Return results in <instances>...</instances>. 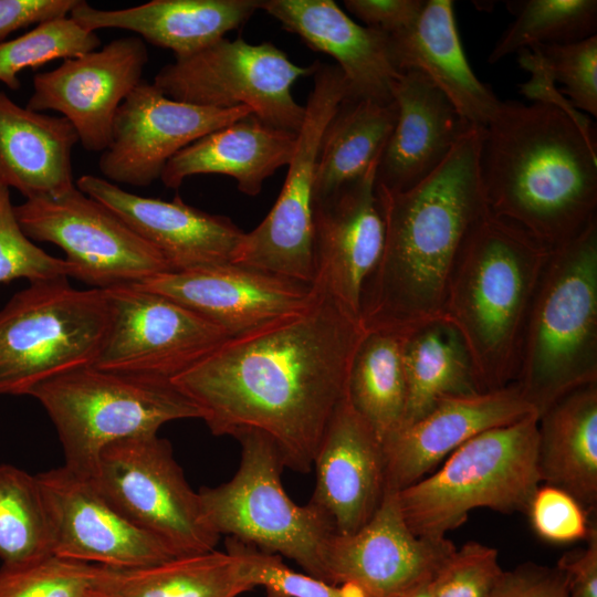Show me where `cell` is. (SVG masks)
Masks as SVG:
<instances>
[{
	"mask_svg": "<svg viewBox=\"0 0 597 597\" xmlns=\"http://www.w3.org/2000/svg\"><path fill=\"white\" fill-rule=\"evenodd\" d=\"M251 114L245 106L214 108L175 101L142 81L116 113L100 171L115 185L148 186L160 179L178 151Z\"/></svg>",
	"mask_w": 597,
	"mask_h": 597,
	"instance_id": "obj_15",
	"label": "cell"
},
{
	"mask_svg": "<svg viewBox=\"0 0 597 597\" xmlns=\"http://www.w3.org/2000/svg\"><path fill=\"white\" fill-rule=\"evenodd\" d=\"M480 168L490 212L551 250L597 220V143L557 107L501 101Z\"/></svg>",
	"mask_w": 597,
	"mask_h": 597,
	"instance_id": "obj_3",
	"label": "cell"
},
{
	"mask_svg": "<svg viewBox=\"0 0 597 597\" xmlns=\"http://www.w3.org/2000/svg\"><path fill=\"white\" fill-rule=\"evenodd\" d=\"M67 279L31 282L0 310V395H29L93 365L107 328L105 294L74 289Z\"/></svg>",
	"mask_w": 597,
	"mask_h": 597,
	"instance_id": "obj_9",
	"label": "cell"
},
{
	"mask_svg": "<svg viewBox=\"0 0 597 597\" xmlns=\"http://www.w3.org/2000/svg\"><path fill=\"white\" fill-rule=\"evenodd\" d=\"M103 568L56 555L1 565L0 597H96Z\"/></svg>",
	"mask_w": 597,
	"mask_h": 597,
	"instance_id": "obj_38",
	"label": "cell"
},
{
	"mask_svg": "<svg viewBox=\"0 0 597 597\" xmlns=\"http://www.w3.org/2000/svg\"><path fill=\"white\" fill-rule=\"evenodd\" d=\"M434 575L413 585L412 587L400 594L398 597H433Z\"/></svg>",
	"mask_w": 597,
	"mask_h": 597,
	"instance_id": "obj_49",
	"label": "cell"
},
{
	"mask_svg": "<svg viewBox=\"0 0 597 597\" xmlns=\"http://www.w3.org/2000/svg\"><path fill=\"white\" fill-rule=\"evenodd\" d=\"M303 312L229 337L171 379L214 436L258 431L284 467L312 470L331 419L347 397L362 321L318 291Z\"/></svg>",
	"mask_w": 597,
	"mask_h": 597,
	"instance_id": "obj_1",
	"label": "cell"
},
{
	"mask_svg": "<svg viewBox=\"0 0 597 597\" xmlns=\"http://www.w3.org/2000/svg\"><path fill=\"white\" fill-rule=\"evenodd\" d=\"M537 442V415L472 437L441 468L397 491L406 524L419 537L440 541L478 507L526 513L542 483Z\"/></svg>",
	"mask_w": 597,
	"mask_h": 597,
	"instance_id": "obj_6",
	"label": "cell"
},
{
	"mask_svg": "<svg viewBox=\"0 0 597 597\" xmlns=\"http://www.w3.org/2000/svg\"><path fill=\"white\" fill-rule=\"evenodd\" d=\"M297 133L270 126L254 115L209 133L178 151L166 164L160 180L177 189L195 175H226L238 189L256 196L264 181L287 166L295 151Z\"/></svg>",
	"mask_w": 597,
	"mask_h": 597,
	"instance_id": "obj_28",
	"label": "cell"
},
{
	"mask_svg": "<svg viewBox=\"0 0 597 597\" xmlns=\"http://www.w3.org/2000/svg\"><path fill=\"white\" fill-rule=\"evenodd\" d=\"M100 46L96 32L84 29L70 15L43 21L18 38L0 42V82L18 90L20 72L76 57Z\"/></svg>",
	"mask_w": 597,
	"mask_h": 597,
	"instance_id": "obj_37",
	"label": "cell"
},
{
	"mask_svg": "<svg viewBox=\"0 0 597 597\" xmlns=\"http://www.w3.org/2000/svg\"><path fill=\"white\" fill-rule=\"evenodd\" d=\"M585 548L565 553L556 567L564 574L569 597H597V531Z\"/></svg>",
	"mask_w": 597,
	"mask_h": 597,
	"instance_id": "obj_48",
	"label": "cell"
},
{
	"mask_svg": "<svg viewBox=\"0 0 597 597\" xmlns=\"http://www.w3.org/2000/svg\"><path fill=\"white\" fill-rule=\"evenodd\" d=\"M484 127L472 125L413 187L376 186L385 238L360 296L366 331L405 334L444 320L450 277L474 223L489 210L480 157Z\"/></svg>",
	"mask_w": 597,
	"mask_h": 597,
	"instance_id": "obj_2",
	"label": "cell"
},
{
	"mask_svg": "<svg viewBox=\"0 0 597 597\" xmlns=\"http://www.w3.org/2000/svg\"><path fill=\"white\" fill-rule=\"evenodd\" d=\"M520 66L531 73V78L520 85V93L532 103H542L562 109L590 140L596 142V130L587 114L577 111L557 90L555 81L547 71L541 55L533 48L521 50Z\"/></svg>",
	"mask_w": 597,
	"mask_h": 597,
	"instance_id": "obj_44",
	"label": "cell"
},
{
	"mask_svg": "<svg viewBox=\"0 0 597 597\" xmlns=\"http://www.w3.org/2000/svg\"><path fill=\"white\" fill-rule=\"evenodd\" d=\"M489 597H569L564 574L555 566L525 563L502 573Z\"/></svg>",
	"mask_w": 597,
	"mask_h": 597,
	"instance_id": "obj_45",
	"label": "cell"
},
{
	"mask_svg": "<svg viewBox=\"0 0 597 597\" xmlns=\"http://www.w3.org/2000/svg\"><path fill=\"white\" fill-rule=\"evenodd\" d=\"M423 0H345L344 6L365 27L388 35L409 28L419 17Z\"/></svg>",
	"mask_w": 597,
	"mask_h": 597,
	"instance_id": "obj_46",
	"label": "cell"
},
{
	"mask_svg": "<svg viewBox=\"0 0 597 597\" xmlns=\"http://www.w3.org/2000/svg\"><path fill=\"white\" fill-rule=\"evenodd\" d=\"M107 328L92 366L171 381L229 334L182 304L139 284L103 290Z\"/></svg>",
	"mask_w": 597,
	"mask_h": 597,
	"instance_id": "obj_14",
	"label": "cell"
},
{
	"mask_svg": "<svg viewBox=\"0 0 597 597\" xmlns=\"http://www.w3.org/2000/svg\"><path fill=\"white\" fill-rule=\"evenodd\" d=\"M53 555L52 531L36 475L0 464V559L11 566Z\"/></svg>",
	"mask_w": 597,
	"mask_h": 597,
	"instance_id": "obj_35",
	"label": "cell"
},
{
	"mask_svg": "<svg viewBox=\"0 0 597 597\" xmlns=\"http://www.w3.org/2000/svg\"><path fill=\"white\" fill-rule=\"evenodd\" d=\"M139 285L182 304L230 337L301 313L317 295L313 284L231 262L160 273Z\"/></svg>",
	"mask_w": 597,
	"mask_h": 597,
	"instance_id": "obj_19",
	"label": "cell"
},
{
	"mask_svg": "<svg viewBox=\"0 0 597 597\" xmlns=\"http://www.w3.org/2000/svg\"><path fill=\"white\" fill-rule=\"evenodd\" d=\"M78 0H0V42L19 29L65 17Z\"/></svg>",
	"mask_w": 597,
	"mask_h": 597,
	"instance_id": "obj_47",
	"label": "cell"
},
{
	"mask_svg": "<svg viewBox=\"0 0 597 597\" xmlns=\"http://www.w3.org/2000/svg\"><path fill=\"white\" fill-rule=\"evenodd\" d=\"M402 334L367 331L348 376L347 397L381 442L402 422L406 380L401 358Z\"/></svg>",
	"mask_w": 597,
	"mask_h": 597,
	"instance_id": "obj_34",
	"label": "cell"
},
{
	"mask_svg": "<svg viewBox=\"0 0 597 597\" xmlns=\"http://www.w3.org/2000/svg\"><path fill=\"white\" fill-rule=\"evenodd\" d=\"M78 142L65 117L21 107L0 91V179L25 199L75 187L72 150Z\"/></svg>",
	"mask_w": 597,
	"mask_h": 597,
	"instance_id": "obj_29",
	"label": "cell"
},
{
	"mask_svg": "<svg viewBox=\"0 0 597 597\" xmlns=\"http://www.w3.org/2000/svg\"><path fill=\"white\" fill-rule=\"evenodd\" d=\"M514 384L538 416L564 395L597 384V220L551 251Z\"/></svg>",
	"mask_w": 597,
	"mask_h": 597,
	"instance_id": "obj_5",
	"label": "cell"
},
{
	"mask_svg": "<svg viewBox=\"0 0 597 597\" xmlns=\"http://www.w3.org/2000/svg\"><path fill=\"white\" fill-rule=\"evenodd\" d=\"M526 514L538 537L551 543L587 540L594 528L588 512L566 491L543 484L537 488Z\"/></svg>",
	"mask_w": 597,
	"mask_h": 597,
	"instance_id": "obj_43",
	"label": "cell"
},
{
	"mask_svg": "<svg viewBox=\"0 0 597 597\" xmlns=\"http://www.w3.org/2000/svg\"><path fill=\"white\" fill-rule=\"evenodd\" d=\"M75 186L119 216L159 252L170 271L231 262L244 233L228 217L189 206L179 196L170 201L143 197L88 174Z\"/></svg>",
	"mask_w": 597,
	"mask_h": 597,
	"instance_id": "obj_22",
	"label": "cell"
},
{
	"mask_svg": "<svg viewBox=\"0 0 597 597\" xmlns=\"http://www.w3.org/2000/svg\"><path fill=\"white\" fill-rule=\"evenodd\" d=\"M531 415L537 412L516 384L440 398L423 417L384 440L386 491H400L427 476L472 437Z\"/></svg>",
	"mask_w": 597,
	"mask_h": 597,
	"instance_id": "obj_21",
	"label": "cell"
},
{
	"mask_svg": "<svg viewBox=\"0 0 597 597\" xmlns=\"http://www.w3.org/2000/svg\"><path fill=\"white\" fill-rule=\"evenodd\" d=\"M14 211L25 235L62 249L70 277L92 289L140 284L170 271L119 216L76 186L59 196L25 199Z\"/></svg>",
	"mask_w": 597,
	"mask_h": 597,
	"instance_id": "obj_13",
	"label": "cell"
},
{
	"mask_svg": "<svg viewBox=\"0 0 597 597\" xmlns=\"http://www.w3.org/2000/svg\"><path fill=\"white\" fill-rule=\"evenodd\" d=\"M551 251L490 210L465 237L443 318L467 347L479 392L516 381L526 321Z\"/></svg>",
	"mask_w": 597,
	"mask_h": 597,
	"instance_id": "obj_4",
	"label": "cell"
},
{
	"mask_svg": "<svg viewBox=\"0 0 597 597\" xmlns=\"http://www.w3.org/2000/svg\"><path fill=\"white\" fill-rule=\"evenodd\" d=\"M503 569L494 547L468 542L448 556L433 577V597H489Z\"/></svg>",
	"mask_w": 597,
	"mask_h": 597,
	"instance_id": "obj_42",
	"label": "cell"
},
{
	"mask_svg": "<svg viewBox=\"0 0 597 597\" xmlns=\"http://www.w3.org/2000/svg\"><path fill=\"white\" fill-rule=\"evenodd\" d=\"M259 9L312 50L336 60L347 83V98L392 103L391 88L400 72L388 34L354 22L332 0H260Z\"/></svg>",
	"mask_w": 597,
	"mask_h": 597,
	"instance_id": "obj_24",
	"label": "cell"
},
{
	"mask_svg": "<svg viewBox=\"0 0 597 597\" xmlns=\"http://www.w3.org/2000/svg\"><path fill=\"white\" fill-rule=\"evenodd\" d=\"M317 61L301 66L271 42L219 40L163 66L154 77L167 97L214 108L245 106L261 122L297 133L305 107L292 95L296 80L314 74Z\"/></svg>",
	"mask_w": 597,
	"mask_h": 597,
	"instance_id": "obj_10",
	"label": "cell"
},
{
	"mask_svg": "<svg viewBox=\"0 0 597 597\" xmlns=\"http://www.w3.org/2000/svg\"><path fill=\"white\" fill-rule=\"evenodd\" d=\"M391 96L396 123L380 156L376 186L401 191L428 177L472 124L420 71L401 72Z\"/></svg>",
	"mask_w": 597,
	"mask_h": 597,
	"instance_id": "obj_25",
	"label": "cell"
},
{
	"mask_svg": "<svg viewBox=\"0 0 597 597\" xmlns=\"http://www.w3.org/2000/svg\"><path fill=\"white\" fill-rule=\"evenodd\" d=\"M70 272L64 259L49 254L25 235L10 200V188L0 179V283L70 277Z\"/></svg>",
	"mask_w": 597,
	"mask_h": 597,
	"instance_id": "obj_39",
	"label": "cell"
},
{
	"mask_svg": "<svg viewBox=\"0 0 597 597\" xmlns=\"http://www.w3.org/2000/svg\"><path fill=\"white\" fill-rule=\"evenodd\" d=\"M52 531L53 555L111 568H137L177 557L124 516L92 478L66 465L36 474Z\"/></svg>",
	"mask_w": 597,
	"mask_h": 597,
	"instance_id": "obj_16",
	"label": "cell"
},
{
	"mask_svg": "<svg viewBox=\"0 0 597 597\" xmlns=\"http://www.w3.org/2000/svg\"><path fill=\"white\" fill-rule=\"evenodd\" d=\"M240 553L227 552L177 556L137 568H103L102 597H237L251 590Z\"/></svg>",
	"mask_w": 597,
	"mask_h": 597,
	"instance_id": "obj_31",
	"label": "cell"
},
{
	"mask_svg": "<svg viewBox=\"0 0 597 597\" xmlns=\"http://www.w3.org/2000/svg\"><path fill=\"white\" fill-rule=\"evenodd\" d=\"M235 438L241 444L235 474L198 492L208 523L220 536L285 556L328 583L325 553L335 533L332 522L311 502L298 505L290 499L281 480L284 463L269 437L247 431Z\"/></svg>",
	"mask_w": 597,
	"mask_h": 597,
	"instance_id": "obj_8",
	"label": "cell"
},
{
	"mask_svg": "<svg viewBox=\"0 0 597 597\" xmlns=\"http://www.w3.org/2000/svg\"><path fill=\"white\" fill-rule=\"evenodd\" d=\"M506 3L515 19L494 45L489 63H496L534 44H568L596 34V0H519Z\"/></svg>",
	"mask_w": 597,
	"mask_h": 597,
	"instance_id": "obj_36",
	"label": "cell"
},
{
	"mask_svg": "<svg viewBox=\"0 0 597 597\" xmlns=\"http://www.w3.org/2000/svg\"><path fill=\"white\" fill-rule=\"evenodd\" d=\"M401 358L406 405L400 427L423 417L442 397L479 392L467 347L444 320L402 334Z\"/></svg>",
	"mask_w": 597,
	"mask_h": 597,
	"instance_id": "obj_32",
	"label": "cell"
},
{
	"mask_svg": "<svg viewBox=\"0 0 597 597\" xmlns=\"http://www.w3.org/2000/svg\"><path fill=\"white\" fill-rule=\"evenodd\" d=\"M28 396L45 409L67 468L92 478L108 444L157 434L174 420L200 418L196 405L170 381L75 368L35 386Z\"/></svg>",
	"mask_w": 597,
	"mask_h": 597,
	"instance_id": "obj_7",
	"label": "cell"
},
{
	"mask_svg": "<svg viewBox=\"0 0 597 597\" xmlns=\"http://www.w3.org/2000/svg\"><path fill=\"white\" fill-rule=\"evenodd\" d=\"M541 481L590 512L597 504V384L579 387L538 416Z\"/></svg>",
	"mask_w": 597,
	"mask_h": 597,
	"instance_id": "obj_30",
	"label": "cell"
},
{
	"mask_svg": "<svg viewBox=\"0 0 597 597\" xmlns=\"http://www.w3.org/2000/svg\"><path fill=\"white\" fill-rule=\"evenodd\" d=\"M454 549L448 538L415 535L404 520L397 491H386L365 525L352 534L331 536L325 553L327 578L360 597H398L433 576Z\"/></svg>",
	"mask_w": 597,
	"mask_h": 597,
	"instance_id": "obj_18",
	"label": "cell"
},
{
	"mask_svg": "<svg viewBox=\"0 0 597 597\" xmlns=\"http://www.w3.org/2000/svg\"><path fill=\"white\" fill-rule=\"evenodd\" d=\"M92 479L124 516L176 556L214 549L220 535L208 523L199 493L188 484L168 440L151 434L108 444Z\"/></svg>",
	"mask_w": 597,
	"mask_h": 597,
	"instance_id": "obj_11",
	"label": "cell"
},
{
	"mask_svg": "<svg viewBox=\"0 0 597 597\" xmlns=\"http://www.w3.org/2000/svg\"><path fill=\"white\" fill-rule=\"evenodd\" d=\"M96 597H102V596H101L100 593H98V595H97Z\"/></svg>",
	"mask_w": 597,
	"mask_h": 597,
	"instance_id": "obj_50",
	"label": "cell"
},
{
	"mask_svg": "<svg viewBox=\"0 0 597 597\" xmlns=\"http://www.w3.org/2000/svg\"><path fill=\"white\" fill-rule=\"evenodd\" d=\"M148 61L139 36L118 38L102 49L67 59L33 77L27 108L56 111L75 128L88 151H104L114 118L125 98L142 82Z\"/></svg>",
	"mask_w": 597,
	"mask_h": 597,
	"instance_id": "obj_17",
	"label": "cell"
},
{
	"mask_svg": "<svg viewBox=\"0 0 597 597\" xmlns=\"http://www.w3.org/2000/svg\"><path fill=\"white\" fill-rule=\"evenodd\" d=\"M561 93L579 112L597 116V35L568 44H534Z\"/></svg>",
	"mask_w": 597,
	"mask_h": 597,
	"instance_id": "obj_40",
	"label": "cell"
},
{
	"mask_svg": "<svg viewBox=\"0 0 597 597\" xmlns=\"http://www.w3.org/2000/svg\"><path fill=\"white\" fill-rule=\"evenodd\" d=\"M392 61L401 73H423L470 124L485 127L501 101L472 71L459 36L451 0H427L417 20L389 35Z\"/></svg>",
	"mask_w": 597,
	"mask_h": 597,
	"instance_id": "obj_26",
	"label": "cell"
},
{
	"mask_svg": "<svg viewBox=\"0 0 597 597\" xmlns=\"http://www.w3.org/2000/svg\"><path fill=\"white\" fill-rule=\"evenodd\" d=\"M228 547L241 554L252 587L262 586L269 597H360L346 586H336L289 568L277 555L268 554L229 537Z\"/></svg>",
	"mask_w": 597,
	"mask_h": 597,
	"instance_id": "obj_41",
	"label": "cell"
},
{
	"mask_svg": "<svg viewBox=\"0 0 597 597\" xmlns=\"http://www.w3.org/2000/svg\"><path fill=\"white\" fill-rule=\"evenodd\" d=\"M295 151L280 195L261 223L243 233L231 263L313 284V200L323 133L348 87L337 65L317 61Z\"/></svg>",
	"mask_w": 597,
	"mask_h": 597,
	"instance_id": "obj_12",
	"label": "cell"
},
{
	"mask_svg": "<svg viewBox=\"0 0 597 597\" xmlns=\"http://www.w3.org/2000/svg\"><path fill=\"white\" fill-rule=\"evenodd\" d=\"M313 468L310 502L329 519L335 533L352 534L371 519L386 492L384 448L348 397L331 419Z\"/></svg>",
	"mask_w": 597,
	"mask_h": 597,
	"instance_id": "obj_23",
	"label": "cell"
},
{
	"mask_svg": "<svg viewBox=\"0 0 597 597\" xmlns=\"http://www.w3.org/2000/svg\"><path fill=\"white\" fill-rule=\"evenodd\" d=\"M379 160L360 178L313 201V285L359 320L363 285L384 247L375 190Z\"/></svg>",
	"mask_w": 597,
	"mask_h": 597,
	"instance_id": "obj_20",
	"label": "cell"
},
{
	"mask_svg": "<svg viewBox=\"0 0 597 597\" xmlns=\"http://www.w3.org/2000/svg\"><path fill=\"white\" fill-rule=\"evenodd\" d=\"M260 0H153L139 6L102 10L78 0L70 17L84 29L117 28L174 52L176 60L198 53L240 28Z\"/></svg>",
	"mask_w": 597,
	"mask_h": 597,
	"instance_id": "obj_27",
	"label": "cell"
},
{
	"mask_svg": "<svg viewBox=\"0 0 597 597\" xmlns=\"http://www.w3.org/2000/svg\"><path fill=\"white\" fill-rule=\"evenodd\" d=\"M396 116L394 102L381 104L346 97L341 103L322 136L314 200L360 178L380 159Z\"/></svg>",
	"mask_w": 597,
	"mask_h": 597,
	"instance_id": "obj_33",
	"label": "cell"
}]
</instances>
